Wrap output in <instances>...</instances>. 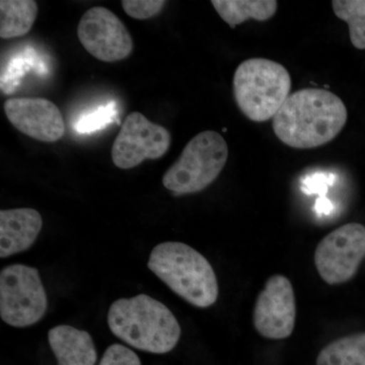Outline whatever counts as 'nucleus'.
Segmentation results:
<instances>
[{
    "label": "nucleus",
    "mask_w": 365,
    "mask_h": 365,
    "mask_svg": "<svg viewBox=\"0 0 365 365\" xmlns=\"http://www.w3.org/2000/svg\"><path fill=\"white\" fill-rule=\"evenodd\" d=\"M347 119L344 103L332 91L304 88L292 93L273 118V130L290 148L311 150L335 139Z\"/></svg>",
    "instance_id": "obj_1"
},
{
    "label": "nucleus",
    "mask_w": 365,
    "mask_h": 365,
    "mask_svg": "<svg viewBox=\"0 0 365 365\" xmlns=\"http://www.w3.org/2000/svg\"><path fill=\"white\" fill-rule=\"evenodd\" d=\"M108 325L126 344L155 354L172 351L181 338V326L169 307L146 294L113 302Z\"/></svg>",
    "instance_id": "obj_2"
},
{
    "label": "nucleus",
    "mask_w": 365,
    "mask_h": 365,
    "mask_svg": "<svg viewBox=\"0 0 365 365\" xmlns=\"http://www.w3.org/2000/svg\"><path fill=\"white\" fill-rule=\"evenodd\" d=\"M148 268L182 299L200 309L215 304L218 283L207 259L179 242H165L151 251Z\"/></svg>",
    "instance_id": "obj_3"
},
{
    "label": "nucleus",
    "mask_w": 365,
    "mask_h": 365,
    "mask_svg": "<svg viewBox=\"0 0 365 365\" xmlns=\"http://www.w3.org/2000/svg\"><path fill=\"white\" fill-rule=\"evenodd\" d=\"M232 88L242 114L251 121L265 122L273 119L289 98L292 78L273 60L247 59L235 69Z\"/></svg>",
    "instance_id": "obj_4"
},
{
    "label": "nucleus",
    "mask_w": 365,
    "mask_h": 365,
    "mask_svg": "<svg viewBox=\"0 0 365 365\" xmlns=\"http://www.w3.org/2000/svg\"><path fill=\"white\" fill-rule=\"evenodd\" d=\"M228 158L227 141L215 131L197 134L163 178V185L174 195L198 193L210 186L225 169Z\"/></svg>",
    "instance_id": "obj_5"
},
{
    "label": "nucleus",
    "mask_w": 365,
    "mask_h": 365,
    "mask_svg": "<svg viewBox=\"0 0 365 365\" xmlns=\"http://www.w3.org/2000/svg\"><path fill=\"white\" fill-rule=\"evenodd\" d=\"M48 300L39 271L14 264L0 273V317L7 325L25 328L38 323L47 311Z\"/></svg>",
    "instance_id": "obj_6"
},
{
    "label": "nucleus",
    "mask_w": 365,
    "mask_h": 365,
    "mask_svg": "<svg viewBox=\"0 0 365 365\" xmlns=\"http://www.w3.org/2000/svg\"><path fill=\"white\" fill-rule=\"evenodd\" d=\"M365 257V227L352 222L326 235L314 252V264L322 279L330 285L351 279Z\"/></svg>",
    "instance_id": "obj_7"
},
{
    "label": "nucleus",
    "mask_w": 365,
    "mask_h": 365,
    "mask_svg": "<svg viewBox=\"0 0 365 365\" xmlns=\"http://www.w3.org/2000/svg\"><path fill=\"white\" fill-rule=\"evenodd\" d=\"M172 137L169 130L153 123L139 112L125 119L112 146V160L121 170H130L145 160H158L168 153Z\"/></svg>",
    "instance_id": "obj_8"
},
{
    "label": "nucleus",
    "mask_w": 365,
    "mask_h": 365,
    "mask_svg": "<svg viewBox=\"0 0 365 365\" xmlns=\"http://www.w3.org/2000/svg\"><path fill=\"white\" fill-rule=\"evenodd\" d=\"M78 37L83 48L103 62L126 59L133 51V40L122 21L109 9L93 6L81 16Z\"/></svg>",
    "instance_id": "obj_9"
},
{
    "label": "nucleus",
    "mask_w": 365,
    "mask_h": 365,
    "mask_svg": "<svg viewBox=\"0 0 365 365\" xmlns=\"http://www.w3.org/2000/svg\"><path fill=\"white\" fill-rule=\"evenodd\" d=\"M295 318L297 304L292 282L283 275L271 276L255 304L257 332L268 339H285L294 332Z\"/></svg>",
    "instance_id": "obj_10"
},
{
    "label": "nucleus",
    "mask_w": 365,
    "mask_h": 365,
    "mask_svg": "<svg viewBox=\"0 0 365 365\" xmlns=\"http://www.w3.org/2000/svg\"><path fill=\"white\" fill-rule=\"evenodd\" d=\"M7 119L25 135L56 143L66 133L61 111L51 101L42 98H13L4 106Z\"/></svg>",
    "instance_id": "obj_11"
},
{
    "label": "nucleus",
    "mask_w": 365,
    "mask_h": 365,
    "mask_svg": "<svg viewBox=\"0 0 365 365\" xmlns=\"http://www.w3.org/2000/svg\"><path fill=\"white\" fill-rule=\"evenodd\" d=\"M42 227V216L36 209L0 211V258H7L31 248Z\"/></svg>",
    "instance_id": "obj_12"
},
{
    "label": "nucleus",
    "mask_w": 365,
    "mask_h": 365,
    "mask_svg": "<svg viewBox=\"0 0 365 365\" xmlns=\"http://www.w3.org/2000/svg\"><path fill=\"white\" fill-rule=\"evenodd\" d=\"M48 341L58 365H95L97 362L93 338L86 331L56 326L48 332Z\"/></svg>",
    "instance_id": "obj_13"
},
{
    "label": "nucleus",
    "mask_w": 365,
    "mask_h": 365,
    "mask_svg": "<svg viewBox=\"0 0 365 365\" xmlns=\"http://www.w3.org/2000/svg\"><path fill=\"white\" fill-rule=\"evenodd\" d=\"M211 4L232 29L250 19L259 21L270 20L278 9L275 0H212Z\"/></svg>",
    "instance_id": "obj_14"
},
{
    "label": "nucleus",
    "mask_w": 365,
    "mask_h": 365,
    "mask_svg": "<svg viewBox=\"0 0 365 365\" xmlns=\"http://www.w3.org/2000/svg\"><path fill=\"white\" fill-rule=\"evenodd\" d=\"M38 16V4L33 0L0 1V37L13 39L30 32Z\"/></svg>",
    "instance_id": "obj_15"
},
{
    "label": "nucleus",
    "mask_w": 365,
    "mask_h": 365,
    "mask_svg": "<svg viewBox=\"0 0 365 365\" xmlns=\"http://www.w3.org/2000/svg\"><path fill=\"white\" fill-rule=\"evenodd\" d=\"M317 365H365V333L333 341L319 352Z\"/></svg>",
    "instance_id": "obj_16"
},
{
    "label": "nucleus",
    "mask_w": 365,
    "mask_h": 365,
    "mask_svg": "<svg viewBox=\"0 0 365 365\" xmlns=\"http://www.w3.org/2000/svg\"><path fill=\"white\" fill-rule=\"evenodd\" d=\"M332 7L335 16L349 26L352 45L365 50V0H334Z\"/></svg>",
    "instance_id": "obj_17"
},
{
    "label": "nucleus",
    "mask_w": 365,
    "mask_h": 365,
    "mask_svg": "<svg viewBox=\"0 0 365 365\" xmlns=\"http://www.w3.org/2000/svg\"><path fill=\"white\" fill-rule=\"evenodd\" d=\"M125 13L135 20H148L158 16L167 4L165 0H123Z\"/></svg>",
    "instance_id": "obj_18"
},
{
    "label": "nucleus",
    "mask_w": 365,
    "mask_h": 365,
    "mask_svg": "<svg viewBox=\"0 0 365 365\" xmlns=\"http://www.w3.org/2000/svg\"><path fill=\"white\" fill-rule=\"evenodd\" d=\"M117 111L115 104H109L107 107L101 108L88 116L83 117L76 124V130L81 133H90L98 130L111 123L116 117Z\"/></svg>",
    "instance_id": "obj_19"
},
{
    "label": "nucleus",
    "mask_w": 365,
    "mask_h": 365,
    "mask_svg": "<svg viewBox=\"0 0 365 365\" xmlns=\"http://www.w3.org/2000/svg\"><path fill=\"white\" fill-rule=\"evenodd\" d=\"M98 365H141V362L130 348L113 344L107 348Z\"/></svg>",
    "instance_id": "obj_20"
}]
</instances>
